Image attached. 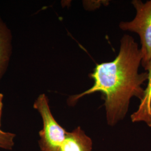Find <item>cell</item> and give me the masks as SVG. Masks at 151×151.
Segmentation results:
<instances>
[{"label":"cell","mask_w":151,"mask_h":151,"mask_svg":"<svg viewBox=\"0 0 151 151\" xmlns=\"http://www.w3.org/2000/svg\"><path fill=\"white\" fill-rule=\"evenodd\" d=\"M92 148L91 139L78 127L72 132H67L58 151H92Z\"/></svg>","instance_id":"277c9868"},{"label":"cell","mask_w":151,"mask_h":151,"mask_svg":"<svg viewBox=\"0 0 151 151\" xmlns=\"http://www.w3.org/2000/svg\"><path fill=\"white\" fill-rule=\"evenodd\" d=\"M142 60L138 44L129 35H124L115 60L96 65L89 75L94 81L93 85L81 93L70 96L68 104L73 106L81 97L100 92L105 101L108 124H117L127 115L130 99L136 97L141 101L144 96L142 85L148 80V72H138Z\"/></svg>","instance_id":"6da1fadb"},{"label":"cell","mask_w":151,"mask_h":151,"mask_svg":"<svg viewBox=\"0 0 151 151\" xmlns=\"http://www.w3.org/2000/svg\"><path fill=\"white\" fill-rule=\"evenodd\" d=\"M12 48L11 32L0 17V81L8 67Z\"/></svg>","instance_id":"8992f818"},{"label":"cell","mask_w":151,"mask_h":151,"mask_svg":"<svg viewBox=\"0 0 151 151\" xmlns=\"http://www.w3.org/2000/svg\"><path fill=\"white\" fill-rule=\"evenodd\" d=\"M16 135L10 132H6L0 129V148L11 150L14 146Z\"/></svg>","instance_id":"52a82bcc"},{"label":"cell","mask_w":151,"mask_h":151,"mask_svg":"<svg viewBox=\"0 0 151 151\" xmlns=\"http://www.w3.org/2000/svg\"><path fill=\"white\" fill-rule=\"evenodd\" d=\"M148 72V83L138 110L131 115L132 122H144L151 127V60L144 67Z\"/></svg>","instance_id":"5b68a950"},{"label":"cell","mask_w":151,"mask_h":151,"mask_svg":"<svg viewBox=\"0 0 151 151\" xmlns=\"http://www.w3.org/2000/svg\"><path fill=\"white\" fill-rule=\"evenodd\" d=\"M136 15L130 22H122L119 27L124 31L136 32L139 36L142 54L141 65L144 68L151 60V0L143 2L140 0L132 2Z\"/></svg>","instance_id":"3957f363"},{"label":"cell","mask_w":151,"mask_h":151,"mask_svg":"<svg viewBox=\"0 0 151 151\" xmlns=\"http://www.w3.org/2000/svg\"><path fill=\"white\" fill-rule=\"evenodd\" d=\"M3 98L4 95L2 93H0V128L1 125V115H2V108H3Z\"/></svg>","instance_id":"ba28073f"},{"label":"cell","mask_w":151,"mask_h":151,"mask_svg":"<svg viewBox=\"0 0 151 151\" xmlns=\"http://www.w3.org/2000/svg\"><path fill=\"white\" fill-rule=\"evenodd\" d=\"M33 107L40 114L43 120V129L39 134V147L41 151H58L65 140V130L58 124L53 116L45 93L40 94L34 103Z\"/></svg>","instance_id":"7a4b0ae2"}]
</instances>
